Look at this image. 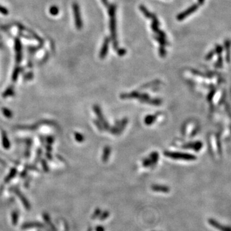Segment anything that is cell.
Here are the masks:
<instances>
[{"label": "cell", "instance_id": "8992f818", "mask_svg": "<svg viewBox=\"0 0 231 231\" xmlns=\"http://www.w3.org/2000/svg\"><path fill=\"white\" fill-rule=\"evenodd\" d=\"M152 19V22L151 23V28L153 32L157 33L160 30V28H159L160 22L159 19H157V16H156L155 14H153Z\"/></svg>", "mask_w": 231, "mask_h": 231}, {"label": "cell", "instance_id": "2e32d148", "mask_svg": "<svg viewBox=\"0 0 231 231\" xmlns=\"http://www.w3.org/2000/svg\"><path fill=\"white\" fill-rule=\"evenodd\" d=\"M2 111L3 112V114L6 117L11 118L12 116V112L10 111V110L6 109V108H4V109H3Z\"/></svg>", "mask_w": 231, "mask_h": 231}, {"label": "cell", "instance_id": "d6986e66", "mask_svg": "<svg viewBox=\"0 0 231 231\" xmlns=\"http://www.w3.org/2000/svg\"><path fill=\"white\" fill-rule=\"evenodd\" d=\"M14 92V91H13V88H9L7 91H6L4 94H3V96L4 97H7V96H9L10 95H12V94Z\"/></svg>", "mask_w": 231, "mask_h": 231}, {"label": "cell", "instance_id": "d4e9b609", "mask_svg": "<svg viewBox=\"0 0 231 231\" xmlns=\"http://www.w3.org/2000/svg\"><path fill=\"white\" fill-rule=\"evenodd\" d=\"M101 1H102V3L104 5V6H105L106 7H108L109 5V3L108 2V0H101Z\"/></svg>", "mask_w": 231, "mask_h": 231}, {"label": "cell", "instance_id": "52a82bcc", "mask_svg": "<svg viewBox=\"0 0 231 231\" xmlns=\"http://www.w3.org/2000/svg\"><path fill=\"white\" fill-rule=\"evenodd\" d=\"M14 192H15V193L17 195V196H18L19 197L21 198V201H22V202L23 205H24V206L26 208V209H28V210L30 209V204H29V202H28V200H26V198L25 197V196L22 195L21 193H20V191H19V189H16V188L14 189Z\"/></svg>", "mask_w": 231, "mask_h": 231}, {"label": "cell", "instance_id": "cb8c5ba5", "mask_svg": "<svg viewBox=\"0 0 231 231\" xmlns=\"http://www.w3.org/2000/svg\"><path fill=\"white\" fill-rule=\"evenodd\" d=\"M126 53V50H125L123 48H120V49L118 50V54L120 56H123V55H125Z\"/></svg>", "mask_w": 231, "mask_h": 231}, {"label": "cell", "instance_id": "7c38bea8", "mask_svg": "<svg viewBox=\"0 0 231 231\" xmlns=\"http://www.w3.org/2000/svg\"><path fill=\"white\" fill-rule=\"evenodd\" d=\"M43 225L42 224H40L39 223H25L22 225V228L23 229H26V228H30V227H43Z\"/></svg>", "mask_w": 231, "mask_h": 231}, {"label": "cell", "instance_id": "277c9868", "mask_svg": "<svg viewBox=\"0 0 231 231\" xmlns=\"http://www.w3.org/2000/svg\"><path fill=\"white\" fill-rule=\"evenodd\" d=\"M111 38H109L108 37H105V39H104L103 43L102 44V49L100 51V56L101 59H104V58H105V56L107 55L108 50H109V43H110V42H111Z\"/></svg>", "mask_w": 231, "mask_h": 231}, {"label": "cell", "instance_id": "5bb4252c", "mask_svg": "<svg viewBox=\"0 0 231 231\" xmlns=\"http://www.w3.org/2000/svg\"><path fill=\"white\" fill-rule=\"evenodd\" d=\"M16 172H17L16 169L13 168L11 172L9 173V175L7 177V178H6V179H5V182H9V181L11 180V178H12L15 176V175L16 174Z\"/></svg>", "mask_w": 231, "mask_h": 231}, {"label": "cell", "instance_id": "7402d4cb", "mask_svg": "<svg viewBox=\"0 0 231 231\" xmlns=\"http://www.w3.org/2000/svg\"><path fill=\"white\" fill-rule=\"evenodd\" d=\"M0 13L4 15H7L9 14V10L7 9H6L5 7L0 5Z\"/></svg>", "mask_w": 231, "mask_h": 231}, {"label": "cell", "instance_id": "4fadbf2b", "mask_svg": "<svg viewBox=\"0 0 231 231\" xmlns=\"http://www.w3.org/2000/svg\"><path fill=\"white\" fill-rule=\"evenodd\" d=\"M2 138H3L2 143H3V145L4 148L7 149L9 148L10 147V143L9 141L7 134H6V133H5L4 132L2 133Z\"/></svg>", "mask_w": 231, "mask_h": 231}, {"label": "cell", "instance_id": "9a60e30c", "mask_svg": "<svg viewBox=\"0 0 231 231\" xmlns=\"http://www.w3.org/2000/svg\"><path fill=\"white\" fill-rule=\"evenodd\" d=\"M59 8L56 7V6H52V7L50 8V13L52 16H56L59 14Z\"/></svg>", "mask_w": 231, "mask_h": 231}, {"label": "cell", "instance_id": "484cf974", "mask_svg": "<svg viewBox=\"0 0 231 231\" xmlns=\"http://www.w3.org/2000/svg\"><path fill=\"white\" fill-rule=\"evenodd\" d=\"M205 2V0H198V5H202Z\"/></svg>", "mask_w": 231, "mask_h": 231}, {"label": "cell", "instance_id": "ffe728a7", "mask_svg": "<svg viewBox=\"0 0 231 231\" xmlns=\"http://www.w3.org/2000/svg\"><path fill=\"white\" fill-rule=\"evenodd\" d=\"M12 222H13V224H17V219H18V215H17V213L16 212H14L12 213Z\"/></svg>", "mask_w": 231, "mask_h": 231}, {"label": "cell", "instance_id": "ac0fdd59", "mask_svg": "<svg viewBox=\"0 0 231 231\" xmlns=\"http://www.w3.org/2000/svg\"><path fill=\"white\" fill-rule=\"evenodd\" d=\"M222 51H223L222 46L220 45H218V44L216 45V46L215 47V51L216 52V53L218 55H222Z\"/></svg>", "mask_w": 231, "mask_h": 231}, {"label": "cell", "instance_id": "5b68a950", "mask_svg": "<svg viewBox=\"0 0 231 231\" xmlns=\"http://www.w3.org/2000/svg\"><path fill=\"white\" fill-rule=\"evenodd\" d=\"M15 49L16 51V60L17 62L21 60V44L19 39H16L15 40Z\"/></svg>", "mask_w": 231, "mask_h": 231}, {"label": "cell", "instance_id": "ba28073f", "mask_svg": "<svg viewBox=\"0 0 231 231\" xmlns=\"http://www.w3.org/2000/svg\"><path fill=\"white\" fill-rule=\"evenodd\" d=\"M224 45L226 50V59L227 62H229L230 60V46H231V41L229 39L225 40Z\"/></svg>", "mask_w": 231, "mask_h": 231}, {"label": "cell", "instance_id": "3957f363", "mask_svg": "<svg viewBox=\"0 0 231 231\" xmlns=\"http://www.w3.org/2000/svg\"><path fill=\"white\" fill-rule=\"evenodd\" d=\"M198 4H193L190 7L188 8L186 10H184L181 13L178 14L177 16V19L178 21H181L184 20V19H186V17H188L189 15L192 14L194 13L195 12L198 10Z\"/></svg>", "mask_w": 231, "mask_h": 231}, {"label": "cell", "instance_id": "7a4b0ae2", "mask_svg": "<svg viewBox=\"0 0 231 231\" xmlns=\"http://www.w3.org/2000/svg\"><path fill=\"white\" fill-rule=\"evenodd\" d=\"M73 10L74 14V24L77 29L80 30L83 27V22L82 17L80 15V10L79 5L77 2H74L73 4Z\"/></svg>", "mask_w": 231, "mask_h": 231}, {"label": "cell", "instance_id": "603a6c76", "mask_svg": "<svg viewBox=\"0 0 231 231\" xmlns=\"http://www.w3.org/2000/svg\"><path fill=\"white\" fill-rule=\"evenodd\" d=\"M215 50H212V51H211L209 53H208L206 56V60H210L211 59H212L214 54H215Z\"/></svg>", "mask_w": 231, "mask_h": 231}, {"label": "cell", "instance_id": "8fae6325", "mask_svg": "<svg viewBox=\"0 0 231 231\" xmlns=\"http://www.w3.org/2000/svg\"><path fill=\"white\" fill-rule=\"evenodd\" d=\"M153 38L155 39L156 41H157L160 46H164L166 45H168V43L167 42V40H166V39L163 38V37H161L159 36H153Z\"/></svg>", "mask_w": 231, "mask_h": 231}, {"label": "cell", "instance_id": "e0dca14e", "mask_svg": "<svg viewBox=\"0 0 231 231\" xmlns=\"http://www.w3.org/2000/svg\"><path fill=\"white\" fill-rule=\"evenodd\" d=\"M159 53L162 57H164L166 55V49L164 48V46H160L159 48Z\"/></svg>", "mask_w": 231, "mask_h": 231}, {"label": "cell", "instance_id": "9c48e42d", "mask_svg": "<svg viewBox=\"0 0 231 231\" xmlns=\"http://www.w3.org/2000/svg\"><path fill=\"white\" fill-rule=\"evenodd\" d=\"M140 9L141 12L143 13V14L144 15V17H147V18H148V19H152V18L153 14H152V12H150L145 7H144V5H141L140 6Z\"/></svg>", "mask_w": 231, "mask_h": 231}, {"label": "cell", "instance_id": "6da1fadb", "mask_svg": "<svg viewBox=\"0 0 231 231\" xmlns=\"http://www.w3.org/2000/svg\"><path fill=\"white\" fill-rule=\"evenodd\" d=\"M110 21H109V28L110 32H111V39L112 41L113 47L115 50L118 48V42L117 40V33H116V16H109Z\"/></svg>", "mask_w": 231, "mask_h": 231}, {"label": "cell", "instance_id": "44dd1931", "mask_svg": "<svg viewBox=\"0 0 231 231\" xmlns=\"http://www.w3.org/2000/svg\"><path fill=\"white\" fill-rule=\"evenodd\" d=\"M19 69L18 67H17L15 69V70L14 71V73H13V77H12V79L14 81L16 80L17 78V76H18V74H19Z\"/></svg>", "mask_w": 231, "mask_h": 231}, {"label": "cell", "instance_id": "30bf717a", "mask_svg": "<svg viewBox=\"0 0 231 231\" xmlns=\"http://www.w3.org/2000/svg\"><path fill=\"white\" fill-rule=\"evenodd\" d=\"M116 5L115 4H109L107 7L108 9V14L109 16H116Z\"/></svg>", "mask_w": 231, "mask_h": 231}]
</instances>
